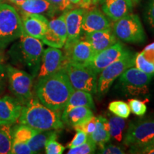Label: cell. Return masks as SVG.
Wrapping results in <instances>:
<instances>
[{"label": "cell", "instance_id": "cell-1", "mask_svg": "<svg viewBox=\"0 0 154 154\" xmlns=\"http://www.w3.org/2000/svg\"><path fill=\"white\" fill-rule=\"evenodd\" d=\"M74 91L64 69L38 79L35 87L38 101L54 111L63 110Z\"/></svg>", "mask_w": 154, "mask_h": 154}, {"label": "cell", "instance_id": "cell-2", "mask_svg": "<svg viewBox=\"0 0 154 154\" xmlns=\"http://www.w3.org/2000/svg\"><path fill=\"white\" fill-rule=\"evenodd\" d=\"M18 121L40 131L63 128L61 111L49 109L34 97L22 105Z\"/></svg>", "mask_w": 154, "mask_h": 154}, {"label": "cell", "instance_id": "cell-3", "mask_svg": "<svg viewBox=\"0 0 154 154\" xmlns=\"http://www.w3.org/2000/svg\"><path fill=\"white\" fill-rule=\"evenodd\" d=\"M22 33L20 14L14 7L3 3L0 6V49H5Z\"/></svg>", "mask_w": 154, "mask_h": 154}, {"label": "cell", "instance_id": "cell-4", "mask_svg": "<svg viewBox=\"0 0 154 154\" xmlns=\"http://www.w3.org/2000/svg\"><path fill=\"white\" fill-rule=\"evenodd\" d=\"M113 32L117 39L128 43L141 44L146 39L139 17L132 13L116 21L113 26Z\"/></svg>", "mask_w": 154, "mask_h": 154}, {"label": "cell", "instance_id": "cell-5", "mask_svg": "<svg viewBox=\"0 0 154 154\" xmlns=\"http://www.w3.org/2000/svg\"><path fill=\"white\" fill-rule=\"evenodd\" d=\"M136 56V53L128 50L120 59L106 67L100 73L96 93L100 95H104L117 78L128 68L135 66Z\"/></svg>", "mask_w": 154, "mask_h": 154}, {"label": "cell", "instance_id": "cell-6", "mask_svg": "<svg viewBox=\"0 0 154 154\" xmlns=\"http://www.w3.org/2000/svg\"><path fill=\"white\" fill-rule=\"evenodd\" d=\"M154 139V113L131 121L125 134L124 143L128 146H141Z\"/></svg>", "mask_w": 154, "mask_h": 154}, {"label": "cell", "instance_id": "cell-7", "mask_svg": "<svg viewBox=\"0 0 154 154\" xmlns=\"http://www.w3.org/2000/svg\"><path fill=\"white\" fill-rule=\"evenodd\" d=\"M68 75L74 90H84L91 94L97 91V78L95 72L86 65L66 61L63 67Z\"/></svg>", "mask_w": 154, "mask_h": 154}, {"label": "cell", "instance_id": "cell-8", "mask_svg": "<svg viewBox=\"0 0 154 154\" xmlns=\"http://www.w3.org/2000/svg\"><path fill=\"white\" fill-rule=\"evenodd\" d=\"M9 89L19 102L26 103L33 97V76L23 70L7 66Z\"/></svg>", "mask_w": 154, "mask_h": 154}, {"label": "cell", "instance_id": "cell-9", "mask_svg": "<svg viewBox=\"0 0 154 154\" xmlns=\"http://www.w3.org/2000/svg\"><path fill=\"white\" fill-rule=\"evenodd\" d=\"M154 75L146 74L136 66L128 68L119 76V84L126 95H145Z\"/></svg>", "mask_w": 154, "mask_h": 154}, {"label": "cell", "instance_id": "cell-10", "mask_svg": "<svg viewBox=\"0 0 154 154\" xmlns=\"http://www.w3.org/2000/svg\"><path fill=\"white\" fill-rule=\"evenodd\" d=\"M19 49L23 62L35 74L39 69L44 51L43 42L38 38L32 37L23 31L19 37Z\"/></svg>", "mask_w": 154, "mask_h": 154}, {"label": "cell", "instance_id": "cell-11", "mask_svg": "<svg viewBox=\"0 0 154 154\" xmlns=\"http://www.w3.org/2000/svg\"><path fill=\"white\" fill-rule=\"evenodd\" d=\"M128 51V49L124 47V44L117 42L107 49L96 54L86 66L91 68L96 74H99L106 67L120 59Z\"/></svg>", "mask_w": 154, "mask_h": 154}, {"label": "cell", "instance_id": "cell-12", "mask_svg": "<svg viewBox=\"0 0 154 154\" xmlns=\"http://www.w3.org/2000/svg\"><path fill=\"white\" fill-rule=\"evenodd\" d=\"M67 38V31L65 22V14L51 19L49 22L47 31L42 42L51 47L61 49L63 47Z\"/></svg>", "mask_w": 154, "mask_h": 154}, {"label": "cell", "instance_id": "cell-13", "mask_svg": "<svg viewBox=\"0 0 154 154\" xmlns=\"http://www.w3.org/2000/svg\"><path fill=\"white\" fill-rule=\"evenodd\" d=\"M65 62L66 58L61 49L49 47L44 50L42 57V64L38 71V79L59 71L63 68Z\"/></svg>", "mask_w": 154, "mask_h": 154}, {"label": "cell", "instance_id": "cell-14", "mask_svg": "<svg viewBox=\"0 0 154 154\" xmlns=\"http://www.w3.org/2000/svg\"><path fill=\"white\" fill-rule=\"evenodd\" d=\"M64 50L66 61L83 65H87L95 55L91 44L84 38L65 47Z\"/></svg>", "mask_w": 154, "mask_h": 154}, {"label": "cell", "instance_id": "cell-15", "mask_svg": "<svg viewBox=\"0 0 154 154\" xmlns=\"http://www.w3.org/2000/svg\"><path fill=\"white\" fill-rule=\"evenodd\" d=\"M85 9L82 8L74 9L64 11L65 22H66L67 38L63 47L78 41L82 37V26Z\"/></svg>", "mask_w": 154, "mask_h": 154}, {"label": "cell", "instance_id": "cell-16", "mask_svg": "<svg viewBox=\"0 0 154 154\" xmlns=\"http://www.w3.org/2000/svg\"><path fill=\"white\" fill-rule=\"evenodd\" d=\"M23 31L32 37L41 40L47 31L49 22L44 15L21 12Z\"/></svg>", "mask_w": 154, "mask_h": 154}, {"label": "cell", "instance_id": "cell-17", "mask_svg": "<svg viewBox=\"0 0 154 154\" xmlns=\"http://www.w3.org/2000/svg\"><path fill=\"white\" fill-rule=\"evenodd\" d=\"M111 29V24L105 14L99 9H91L84 12L83 17L82 34L90 33Z\"/></svg>", "mask_w": 154, "mask_h": 154}, {"label": "cell", "instance_id": "cell-18", "mask_svg": "<svg viewBox=\"0 0 154 154\" xmlns=\"http://www.w3.org/2000/svg\"><path fill=\"white\" fill-rule=\"evenodd\" d=\"M22 108V103L15 97L10 96L0 97V120L11 126L18 121Z\"/></svg>", "mask_w": 154, "mask_h": 154}, {"label": "cell", "instance_id": "cell-19", "mask_svg": "<svg viewBox=\"0 0 154 154\" xmlns=\"http://www.w3.org/2000/svg\"><path fill=\"white\" fill-rule=\"evenodd\" d=\"M103 12L113 22L131 13L133 2L131 0H102Z\"/></svg>", "mask_w": 154, "mask_h": 154}, {"label": "cell", "instance_id": "cell-20", "mask_svg": "<svg viewBox=\"0 0 154 154\" xmlns=\"http://www.w3.org/2000/svg\"><path fill=\"white\" fill-rule=\"evenodd\" d=\"M83 38L91 44L95 54L118 42L111 29L84 34Z\"/></svg>", "mask_w": 154, "mask_h": 154}, {"label": "cell", "instance_id": "cell-21", "mask_svg": "<svg viewBox=\"0 0 154 154\" xmlns=\"http://www.w3.org/2000/svg\"><path fill=\"white\" fill-rule=\"evenodd\" d=\"M94 116L91 109L86 106H76L66 112H63V122L74 128L80 126L89 121Z\"/></svg>", "mask_w": 154, "mask_h": 154}, {"label": "cell", "instance_id": "cell-22", "mask_svg": "<svg viewBox=\"0 0 154 154\" xmlns=\"http://www.w3.org/2000/svg\"><path fill=\"white\" fill-rule=\"evenodd\" d=\"M17 7L20 12L45 14L49 17L54 16L57 11L55 7L48 0H26Z\"/></svg>", "mask_w": 154, "mask_h": 154}, {"label": "cell", "instance_id": "cell-23", "mask_svg": "<svg viewBox=\"0 0 154 154\" xmlns=\"http://www.w3.org/2000/svg\"><path fill=\"white\" fill-rule=\"evenodd\" d=\"M89 136L99 146L100 149H102L111 138L109 121L102 116L96 117V129Z\"/></svg>", "mask_w": 154, "mask_h": 154}, {"label": "cell", "instance_id": "cell-24", "mask_svg": "<svg viewBox=\"0 0 154 154\" xmlns=\"http://www.w3.org/2000/svg\"><path fill=\"white\" fill-rule=\"evenodd\" d=\"M76 106H86L94 109V102L91 93L84 90H74L67 101L63 112Z\"/></svg>", "mask_w": 154, "mask_h": 154}, {"label": "cell", "instance_id": "cell-25", "mask_svg": "<svg viewBox=\"0 0 154 154\" xmlns=\"http://www.w3.org/2000/svg\"><path fill=\"white\" fill-rule=\"evenodd\" d=\"M52 138H57V130H49L38 132L27 142L28 146L33 153H38L44 149L48 140Z\"/></svg>", "mask_w": 154, "mask_h": 154}, {"label": "cell", "instance_id": "cell-26", "mask_svg": "<svg viewBox=\"0 0 154 154\" xmlns=\"http://www.w3.org/2000/svg\"><path fill=\"white\" fill-rule=\"evenodd\" d=\"M38 131L25 124H21L12 129V142L27 143L31 138L37 134Z\"/></svg>", "mask_w": 154, "mask_h": 154}, {"label": "cell", "instance_id": "cell-27", "mask_svg": "<svg viewBox=\"0 0 154 154\" xmlns=\"http://www.w3.org/2000/svg\"><path fill=\"white\" fill-rule=\"evenodd\" d=\"M12 139L11 125H0V154L11 153Z\"/></svg>", "mask_w": 154, "mask_h": 154}, {"label": "cell", "instance_id": "cell-28", "mask_svg": "<svg viewBox=\"0 0 154 154\" xmlns=\"http://www.w3.org/2000/svg\"><path fill=\"white\" fill-rule=\"evenodd\" d=\"M109 132L111 137H113L118 141H121L123 138V131H124L126 122L124 119L120 117L113 116L109 119Z\"/></svg>", "mask_w": 154, "mask_h": 154}, {"label": "cell", "instance_id": "cell-29", "mask_svg": "<svg viewBox=\"0 0 154 154\" xmlns=\"http://www.w3.org/2000/svg\"><path fill=\"white\" fill-rule=\"evenodd\" d=\"M109 110L116 116L127 119L130 116L131 109L127 103L122 101H114L109 105Z\"/></svg>", "mask_w": 154, "mask_h": 154}, {"label": "cell", "instance_id": "cell-30", "mask_svg": "<svg viewBox=\"0 0 154 154\" xmlns=\"http://www.w3.org/2000/svg\"><path fill=\"white\" fill-rule=\"evenodd\" d=\"M135 66L146 74L154 75V63L149 60L143 52L136 54L135 59Z\"/></svg>", "mask_w": 154, "mask_h": 154}, {"label": "cell", "instance_id": "cell-31", "mask_svg": "<svg viewBox=\"0 0 154 154\" xmlns=\"http://www.w3.org/2000/svg\"><path fill=\"white\" fill-rule=\"evenodd\" d=\"M96 143L88 136V139L85 143L76 147L69 149L68 154H91L94 153L96 149Z\"/></svg>", "mask_w": 154, "mask_h": 154}, {"label": "cell", "instance_id": "cell-32", "mask_svg": "<svg viewBox=\"0 0 154 154\" xmlns=\"http://www.w3.org/2000/svg\"><path fill=\"white\" fill-rule=\"evenodd\" d=\"M128 106H129L131 111L135 115L138 116H143L145 115L147 111V106L146 105V101H140L138 99H132L128 100Z\"/></svg>", "mask_w": 154, "mask_h": 154}, {"label": "cell", "instance_id": "cell-33", "mask_svg": "<svg viewBox=\"0 0 154 154\" xmlns=\"http://www.w3.org/2000/svg\"><path fill=\"white\" fill-rule=\"evenodd\" d=\"M57 138H52L48 140L46 143L45 147V153L47 154H61L63 153L65 150V147L57 142Z\"/></svg>", "mask_w": 154, "mask_h": 154}, {"label": "cell", "instance_id": "cell-34", "mask_svg": "<svg viewBox=\"0 0 154 154\" xmlns=\"http://www.w3.org/2000/svg\"><path fill=\"white\" fill-rule=\"evenodd\" d=\"M75 130L76 131V134L74 138L72 140V141L67 146L69 149H72V148L82 145V144L85 143L88 139V135L84 131L79 129V128H75Z\"/></svg>", "mask_w": 154, "mask_h": 154}, {"label": "cell", "instance_id": "cell-35", "mask_svg": "<svg viewBox=\"0 0 154 154\" xmlns=\"http://www.w3.org/2000/svg\"><path fill=\"white\" fill-rule=\"evenodd\" d=\"M11 153L12 154H32V150L27 143L23 142H12Z\"/></svg>", "mask_w": 154, "mask_h": 154}, {"label": "cell", "instance_id": "cell-36", "mask_svg": "<svg viewBox=\"0 0 154 154\" xmlns=\"http://www.w3.org/2000/svg\"><path fill=\"white\" fill-rule=\"evenodd\" d=\"M48 1L55 7L57 11H68L73 7L68 0H48Z\"/></svg>", "mask_w": 154, "mask_h": 154}, {"label": "cell", "instance_id": "cell-37", "mask_svg": "<svg viewBox=\"0 0 154 154\" xmlns=\"http://www.w3.org/2000/svg\"><path fill=\"white\" fill-rule=\"evenodd\" d=\"M146 16L148 23L154 31V0H148Z\"/></svg>", "mask_w": 154, "mask_h": 154}, {"label": "cell", "instance_id": "cell-38", "mask_svg": "<svg viewBox=\"0 0 154 154\" xmlns=\"http://www.w3.org/2000/svg\"><path fill=\"white\" fill-rule=\"evenodd\" d=\"M96 117L93 116L90 119L89 121H88L87 122L85 123L84 124L82 125V126L76 127L74 128H79L84 131L88 136H90L91 134H93L94 131L96 129Z\"/></svg>", "mask_w": 154, "mask_h": 154}, {"label": "cell", "instance_id": "cell-39", "mask_svg": "<svg viewBox=\"0 0 154 154\" xmlns=\"http://www.w3.org/2000/svg\"><path fill=\"white\" fill-rule=\"evenodd\" d=\"M130 153H149L154 154V146L146 145L142 146H131Z\"/></svg>", "mask_w": 154, "mask_h": 154}, {"label": "cell", "instance_id": "cell-40", "mask_svg": "<svg viewBox=\"0 0 154 154\" xmlns=\"http://www.w3.org/2000/svg\"><path fill=\"white\" fill-rule=\"evenodd\" d=\"M99 153L102 154H124L125 153L124 149L120 146L115 145H108L104 146L102 149H100Z\"/></svg>", "mask_w": 154, "mask_h": 154}, {"label": "cell", "instance_id": "cell-41", "mask_svg": "<svg viewBox=\"0 0 154 154\" xmlns=\"http://www.w3.org/2000/svg\"><path fill=\"white\" fill-rule=\"evenodd\" d=\"M92 5V0H81L79 7L82 9H88Z\"/></svg>", "mask_w": 154, "mask_h": 154}, {"label": "cell", "instance_id": "cell-42", "mask_svg": "<svg viewBox=\"0 0 154 154\" xmlns=\"http://www.w3.org/2000/svg\"><path fill=\"white\" fill-rule=\"evenodd\" d=\"M7 77V66L0 63V79H5Z\"/></svg>", "mask_w": 154, "mask_h": 154}, {"label": "cell", "instance_id": "cell-43", "mask_svg": "<svg viewBox=\"0 0 154 154\" xmlns=\"http://www.w3.org/2000/svg\"><path fill=\"white\" fill-rule=\"evenodd\" d=\"M9 2L12 3L13 5H14L16 7L17 6L22 5V4L24 2V1H26V0H8Z\"/></svg>", "mask_w": 154, "mask_h": 154}, {"label": "cell", "instance_id": "cell-44", "mask_svg": "<svg viewBox=\"0 0 154 154\" xmlns=\"http://www.w3.org/2000/svg\"><path fill=\"white\" fill-rule=\"evenodd\" d=\"M69 2L71 3V5H80L81 0H68Z\"/></svg>", "mask_w": 154, "mask_h": 154}, {"label": "cell", "instance_id": "cell-45", "mask_svg": "<svg viewBox=\"0 0 154 154\" xmlns=\"http://www.w3.org/2000/svg\"><path fill=\"white\" fill-rule=\"evenodd\" d=\"M5 79H0V94L5 89Z\"/></svg>", "mask_w": 154, "mask_h": 154}, {"label": "cell", "instance_id": "cell-46", "mask_svg": "<svg viewBox=\"0 0 154 154\" xmlns=\"http://www.w3.org/2000/svg\"><path fill=\"white\" fill-rule=\"evenodd\" d=\"M145 49H147V50H151V51H154V43L150 44V45L147 46L145 48Z\"/></svg>", "mask_w": 154, "mask_h": 154}, {"label": "cell", "instance_id": "cell-47", "mask_svg": "<svg viewBox=\"0 0 154 154\" xmlns=\"http://www.w3.org/2000/svg\"><path fill=\"white\" fill-rule=\"evenodd\" d=\"M101 1L102 0H92V5H96Z\"/></svg>", "mask_w": 154, "mask_h": 154}, {"label": "cell", "instance_id": "cell-48", "mask_svg": "<svg viewBox=\"0 0 154 154\" xmlns=\"http://www.w3.org/2000/svg\"><path fill=\"white\" fill-rule=\"evenodd\" d=\"M3 57L2 56L1 54H0V63H2L3 62Z\"/></svg>", "mask_w": 154, "mask_h": 154}, {"label": "cell", "instance_id": "cell-49", "mask_svg": "<svg viewBox=\"0 0 154 154\" xmlns=\"http://www.w3.org/2000/svg\"><path fill=\"white\" fill-rule=\"evenodd\" d=\"M133 3H138V2H140V0H131Z\"/></svg>", "mask_w": 154, "mask_h": 154}, {"label": "cell", "instance_id": "cell-50", "mask_svg": "<svg viewBox=\"0 0 154 154\" xmlns=\"http://www.w3.org/2000/svg\"><path fill=\"white\" fill-rule=\"evenodd\" d=\"M147 145H152V146H154V139L152 140L151 143H149V144H147ZM146 146V145H145Z\"/></svg>", "mask_w": 154, "mask_h": 154}, {"label": "cell", "instance_id": "cell-51", "mask_svg": "<svg viewBox=\"0 0 154 154\" xmlns=\"http://www.w3.org/2000/svg\"><path fill=\"white\" fill-rule=\"evenodd\" d=\"M2 124H6V123L5 122V121H2V120H0V125H2ZM8 125V124H7Z\"/></svg>", "mask_w": 154, "mask_h": 154}, {"label": "cell", "instance_id": "cell-52", "mask_svg": "<svg viewBox=\"0 0 154 154\" xmlns=\"http://www.w3.org/2000/svg\"><path fill=\"white\" fill-rule=\"evenodd\" d=\"M4 2H5V0H0V6L2 5L3 3H5Z\"/></svg>", "mask_w": 154, "mask_h": 154}]
</instances>
